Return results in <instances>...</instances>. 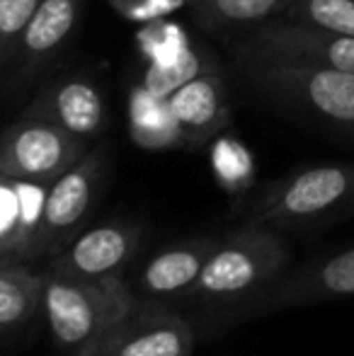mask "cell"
<instances>
[{"mask_svg":"<svg viewBox=\"0 0 354 356\" xmlns=\"http://www.w3.org/2000/svg\"><path fill=\"white\" fill-rule=\"evenodd\" d=\"M291 269V248L282 230L243 220L216 240L189 298L209 308H248Z\"/></svg>","mask_w":354,"mask_h":356,"instance_id":"obj_1","label":"cell"},{"mask_svg":"<svg viewBox=\"0 0 354 356\" xmlns=\"http://www.w3.org/2000/svg\"><path fill=\"white\" fill-rule=\"evenodd\" d=\"M122 277L83 279L49 267L44 272L42 313L51 339L73 354L95 352L136 305Z\"/></svg>","mask_w":354,"mask_h":356,"instance_id":"obj_2","label":"cell"},{"mask_svg":"<svg viewBox=\"0 0 354 356\" xmlns=\"http://www.w3.org/2000/svg\"><path fill=\"white\" fill-rule=\"evenodd\" d=\"M354 216V163L303 168L267 184L246 220L277 230H318Z\"/></svg>","mask_w":354,"mask_h":356,"instance_id":"obj_3","label":"cell"},{"mask_svg":"<svg viewBox=\"0 0 354 356\" xmlns=\"http://www.w3.org/2000/svg\"><path fill=\"white\" fill-rule=\"evenodd\" d=\"M236 56L248 80L262 92L306 109L354 136V73L265 58L238 49Z\"/></svg>","mask_w":354,"mask_h":356,"instance_id":"obj_4","label":"cell"},{"mask_svg":"<svg viewBox=\"0 0 354 356\" xmlns=\"http://www.w3.org/2000/svg\"><path fill=\"white\" fill-rule=\"evenodd\" d=\"M88 141L44 117L22 112L0 134V172L24 182L51 184L88 155Z\"/></svg>","mask_w":354,"mask_h":356,"instance_id":"obj_5","label":"cell"},{"mask_svg":"<svg viewBox=\"0 0 354 356\" xmlns=\"http://www.w3.org/2000/svg\"><path fill=\"white\" fill-rule=\"evenodd\" d=\"M238 51L354 73V37L293 22L282 15L257 24L238 44Z\"/></svg>","mask_w":354,"mask_h":356,"instance_id":"obj_6","label":"cell"},{"mask_svg":"<svg viewBox=\"0 0 354 356\" xmlns=\"http://www.w3.org/2000/svg\"><path fill=\"white\" fill-rule=\"evenodd\" d=\"M194 330L184 315L166 303L134 305V310L102 339L99 356H192Z\"/></svg>","mask_w":354,"mask_h":356,"instance_id":"obj_7","label":"cell"},{"mask_svg":"<svg viewBox=\"0 0 354 356\" xmlns=\"http://www.w3.org/2000/svg\"><path fill=\"white\" fill-rule=\"evenodd\" d=\"M102 170V150H88L86 158L49 184L37 235V254H56L76 238V230L92 207Z\"/></svg>","mask_w":354,"mask_h":356,"instance_id":"obj_8","label":"cell"},{"mask_svg":"<svg viewBox=\"0 0 354 356\" xmlns=\"http://www.w3.org/2000/svg\"><path fill=\"white\" fill-rule=\"evenodd\" d=\"M350 298H354V245L289 269L252 305V313H277Z\"/></svg>","mask_w":354,"mask_h":356,"instance_id":"obj_9","label":"cell"},{"mask_svg":"<svg viewBox=\"0 0 354 356\" xmlns=\"http://www.w3.org/2000/svg\"><path fill=\"white\" fill-rule=\"evenodd\" d=\"M143 238V228L131 220H104L78 233L54 257L51 267L83 279L122 277Z\"/></svg>","mask_w":354,"mask_h":356,"instance_id":"obj_10","label":"cell"},{"mask_svg":"<svg viewBox=\"0 0 354 356\" xmlns=\"http://www.w3.org/2000/svg\"><path fill=\"white\" fill-rule=\"evenodd\" d=\"M216 240L211 235H197L163 248L141 269L136 291L151 303L170 305L177 298H189Z\"/></svg>","mask_w":354,"mask_h":356,"instance_id":"obj_11","label":"cell"},{"mask_svg":"<svg viewBox=\"0 0 354 356\" xmlns=\"http://www.w3.org/2000/svg\"><path fill=\"white\" fill-rule=\"evenodd\" d=\"M49 184L24 182L0 172V259L29 262L37 257Z\"/></svg>","mask_w":354,"mask_h":356,"instance_id":"obj_12","label":"cell"},{"mask_svg":"<svg viewBox=\"0 0 354 356\" xmlns=\"http://www.w3.org/2000/svg\"><path fill=\"white\" fill-rule=\"evenodd\" d=\"M24 112H32L90 141L104 127V99L97 85L86 78H66L49 85Z\"/></svg>","mask_w":354,"mask_h":356,"instance_id":"obj_13","label":"cell"},{"mask_svg":"<svg viewBox=\"0 0 354 356\" xmlns=\"http://www.w3.org/2000/svg\"><path fill=\"white\" fill-rule=\"evenodd\" d=\"M166 114L175 136L194 145L218 134L231 119L223 85L214 75L179 85L166 102Z\"/></svg>","mask_w":354,"mask_h":356,"instance_id":"obj_14","label":"cell"},{"mask_svg":"<svg viewBox=\"0 0 354 356\" xmlns=\"http://www.w3.org/2000/svg\"><path fill=\"white\" fill-rule=\"evenodd\" d=\"M81 8L83 0H42L5 61H13L19 71L42 68L71 37Z\"/></svg>","mask_w":354,"mask_h":356,"instance_id":"obj_15","label":"cell"},{"mask_svg":"<svg viewBox=\"0 0 354 356\" xmlns=\"http://www.w3.org/2000/svg\"><path fill=\"white\" fill-rule=\"evenodd\" d=\"M44 274L29 262L0 259V337L22 330L42 310Z\"/></svg>","mask_w":354,"mask_h":356,"instance_id":"obj_16","label":"cell"},{"mask_svg":"<svg viewBox=\"0 0 354 356\" xmlns=\"http://www.w3.org/2000/svg\"><path fill=\"white\" fill-rule=\"evenodd\" d=\"M287 3L289 0H192V8L204 27L221 29L231 24H260L282 15Z\"/></svg>","mask_w":354,"mask_h":356,"instance_id":"obj_17","label":"cell"},{"mask_svg":"<svg viewBox=\"0 0 354 356\" xmlns=\"http://www.w3.org/2000/svg\"><path fill=\"white\" fill-rule=\"evenodd\" d=\"M282 17L354 37V0H289Z\"/></svg>","mask_w":354,"mask_h":356,"instance_id":"obj_18","label":"cell"},{"mask_svg":"<svg viewBox=\"0 0 354 356\" xmlns=\"http://www.w3.org/2000/svg\"><path fill=\"white\" fill-rule=\"evenodd\" d=\"M214 168L216 175L228 189H246L252 182V155L236 138H221L214 150Z\"/></svg>","mask_w":354,"mask_h":356,"instance_id":"obj_19","label":"cell"},{"mask_svg":"<svg viewBox=\"0 0 354 356\" xmlns=\"http://www.w3.org/2000/svg\"><path fill=\"white\" fill-rule=\"evenodd\" d=\"M42 0H0V61L15 47Z\"/></svg>","mask_w":354,"mask_h":356,"instance_id":"obj_20","label":"cell"},{"mask_svg":"<svg viewBox=\"0 0 354 356\" xmlns=\"http://www.w3.org/2000/svg\"><path fill=\"white\" fill-rule=\"evenodd\" d=\"M76 356H99L97 352H83V354H76Z\"/></svg>","mask_w":354,"mask_h":356,"instance_id":"obj_21","label":"cell"}]
</instances>
